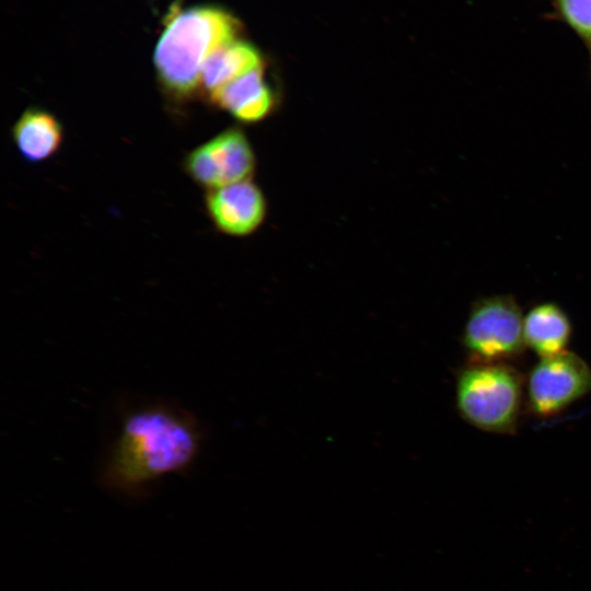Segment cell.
Returning a JSON list of instances; mask_svg holds the SVG:
<instances>
[{
	"mask_svg": "<svg viewBox=\"0 0 591 591\" xmlns=\"http://www.w3.org/2000/svg\"><path fill=\"white\" fill-rule=\"evenodd\" d=\"M202 433L194 414L174 403L153 399L124 406L100 482L109 491L139 498L161 477L192 467Z\"/></svg>",
	"mask_w": 591,
	"mask_h": 591,
	"instance_id": "obj_1",
	"label": "cell"
},
{
	"mask_svg": "<svg viewBox=\"0 0 591 591\" xmlns=\"http://www.w3.org/2000/svg\"><path fill=\"white\" fill-rule=\"evenodd\" d=\"M236 21L213 7L174 10L154 49L159 84L166 96L184 103L199 91L205 60L221 45L235 38Z\"/></svg>",
	"mask_w": 591,
	"mask_h": 591,
	"instance_id": "obj_2",
	"label": "cell"
},
{
	"mask_svg": "<svg viewBox=\"0 0 591 591\" xmlns=\"http://www.w3.org/2000/svg\"><path fill=\"white\" fill-rule=\"evenodd\" d=\"M455 402L462 418L473 427L512 433L521 410V376L506 362H473L457 375Z\"/></svg>",
	"mask_w": 591,
	"mask_h": 591,
	"instance_id": "obj_3",
	"label": "cell"
},
{
	"mask_svg": "<svg viewBox=\"0 0 591 591\" xmlns=\"http://www.w3.org/2000/svg\"><path fill=\"white\" fill-rule=\"evenodd\" d=\"M521 308L511 294L476 300L463 329V345L473 362H506L524 347Z\"/></svg>",
	"mask_w": 591,
	"mask_h": 591,
	"instance_id": "obj_4",
	"label": "cell"
},
{
	"mask_svg": "<svg viewBox=\"0 0 591 591\" xmlns=\"http://www.w3.org/2000/svg\"><path fill=\"white\" fill-rule=\"evenodd\" d=\"M526 389L533 414L554 416L591 391V369L569 350L543 357L530 371Z\"/></svg>",
	"mask_w": 591,
	"mask_h": 591,
	"instance_id": "obj_5",
	"label": "cell"
},
{
	"mask_svg": "<svg viewBox=\"0 0 591 591\" xmlns=\"http://www.w3.org/2000/svg\"><path fill=\"white\" fill-rule=\"evenodd\" d=\"M255 157L245 134L229 128L196 147L184 159V171L199 186L209 189L247 181Z\"/></svg>",
	"mask_w": 591,
	"mask_h": 591,
	"instance_id": "obj_6",
	"label": "cell"
},
{
	"mask_svg": "<svg viewBox=\"0 0 591 591\" xmlns=\"http://www.w3.org/2000/svg\"><path fill=\"white\" fill-rule=\"evenodd\" d=\"M205 207L215 227L232 236L253 233L266 216L265 197L250 179L209 189Z\"/></svg>",
	"mask_w": 591,
	"mask_h": 591,
	"instance_id": "obj_7",
	"label": "cell"
},
{
	"mask_svg": "<svg viewBox=\"0 0 591 591\" xmlns=\"http://www.w3.org/2000/svg\"><path fill=\"white\" fill-rule=\"evenodd\" d=\"M209 102L243 123H256L269 115L273 92L262 67L255 68L208 96Z\"/></svg>",
	"mask_w": 591,
	"mask_h": 591,
	"instance_id": "obj_8",
	"label": "cell"
},
{
	"mask_svg": "<svg viewBox=\"0 0 591 591\" xmlns=\"http://www.w3.org/2000/svg\"><path fill=\"white\" fill-rule=\"evenodd\" d=\"M12 139L20 154L28 162H43L61 147L63 127L50 112L26 108L12 126Z\"/></svg>",
	"mask_w": 591,
	"mask_h": 591,
	"instance_id": "obj_9",
	"label": "cell"
},
{
	"mask_svg": "<svg viewBox=\"0 0 591 591\" xmlns=\"http://www.w3.org/2000/svg\"><path fill=\"white\" fill-rule=\"evenodd\" d=\"M570 336V320L556 303H540L533 306L523 318L525 346L541 358L567 350Z\"/></svg>",
	"mask_w": 591,
	"mask_h": 591,
	"instance_id": "obj_10",
	"label": "cell"
},
{
	"mask_svg": "<svg viewBox=\"0 0 591 591\" xmlns=\"http://www.w3.org/2000/svg\"><path fill=\"white\" fill-rule=\"evenodd\" d=\"M262 67L260 56L250 44L232 39L210 54L199 78V90L208 97L244 73Z\"/></svg>",
	"mask_w": 591,
	"mask_h": 591,
	"instance_id": "obj_11",
	"label": "cell"
},
{
	"mask_svg": "<svg viewBox=\"0 0 591 591\" xmlns=\"http://www.w3.org/2000/svg\"><path fill=\"white\" fill-rule=\"evenodd\" d=\"M546 18L566 25L583 44L591 69V0H548Z\"/></svg>",
	"mask_w": 591,
	"mask_h": 591,
	"instance_id": "obj_12",
	"label": "cell"
}]
</instances>
